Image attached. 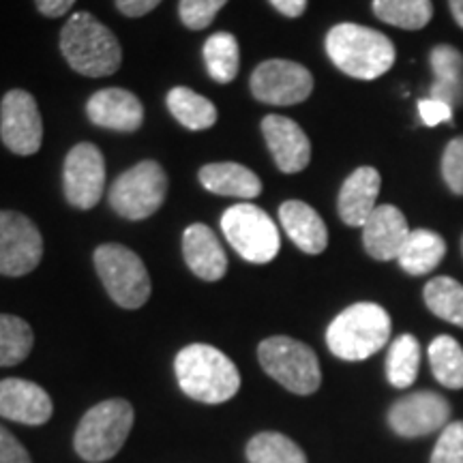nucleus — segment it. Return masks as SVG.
<instances>
[{
    "label": "nucleus",
    "mask_w": 463,
    "mask_h": 463,
    "mask_svg": "<svg viewBox=\"0 0 463 463\" xmlns=\"http://www.w3.org/2000/svg\"><path fill=\"white\" fill-rule=\"evenodd\" d=\"M183 392L200 403H223L239 392L241 373L236 364L217 347L191 344L174 361Z\"/></svg>",
    "instance_id": "nucleus-2"
},
{
    "label": "nucleus",
    "mask_w": 463,
    "mask_h": 463,
    "mask_svg": "<svg viewBox=\"0 0 463 463\" xmlns=\"http://www.w3.org/2000/svg\"><path fill=\"white\" fill-rule=\"evenodd\" d=\"M0 137L11 153L34 155L43 142V120L34 97L26 90H9L0 103Z\"/></svg>",
    "instance_id": "nucleus-12"
},
{
    "label": "nucleus",
    "mask_w": 463,
    "mask_h": 463,
    "mask_svg": "<svg viewBox=\"0 0 463 463\" xmlns=\"http://www.w3.org/2000/svg\"><path fill=\"white\" fill-rule=\"evenodd\" d=\"M225 239L242 260L251 264L273 262L281 249L279 230L256 204H234L223 213Z\"/></svg>",
    "instance_id": "nucleus-8"
},
{
    "label": "nucleus",
    "mask_w": 463,
    "mask_h": 463,
    "mask_svg": "<svg viewBox=\"0 0 463 463\" xmlns=\"http://www.w3.org/2000/svg\"><path fill=\"white\" fill-rule=\"evenodd\" d=\"M410 236L408 222L403 213L392 204H382L372 213L363 225L364 251L373 260L389 262L397 260Z\"/></svg>",
    "instance_id": "nucleus-18"
},
{
    "label": "nucleus",
    "mask_w": 463,
    "mask_h": 463,
    "mask_svg": "<svg viewBox=\"0 0 463 463\" xmlns=\"http://www.w3.org/2000/svg\"><path fill=\"white\" fill-rule=\"evenodd\" d=\"M447 258V241L433 230H410L408 241L397 256V262L408 275L420 277L436 270Z\"/></svg>",
    "instance_id": "nucleus-24"
},
{
    "label": "nucleus",
    "mask_w": 463,
    "mask_h": 463,
    "mask_svg": "<svg viewBox=\"0 0 463 463\" xmlns=\"http://www.w3.org/2000/svg\"><path fill=\"white\" fill-rule=\"evenodd\" d=\"M204 189L217 195H230V198L253 200L262 194V181L256 172L249 167L225 161V164H208L198 174Z\"/></svg>",
    "instance_id": "nucleus-23"
},
{
    "label": "nucleus",
    "mask_w": 463,
    "mask_h": 463,
    "mask_svg": "<svg viewBox=\"0 0 463 463\" xmlns=\"http://www.w3.org/2000/svg\"><path fill=\"white\" fill-rule=\"evenodd\" d=\"M450 14H453L455 22L463 28V0H449Z\"/></svg>",
    "instance_id": "nucleus-41"
},
{
    "label": "nucleus",
    "mask_w": 463,
    "mask_h": 463,
    "mask_svg": "<svg viewBox=\"0 0 463 463\" xmlns=\"http://www.w3.org/2000/svg\"><path fill=\"white\" fill-rule=\"evenodd\" d=\"M433 84L431 99L447 103L449 108H463V54L453 45L439 43L430 54Z\"/></svg>",
    "instance_id": "nucleus-22"
},
{
    "label": "nucleus",
    "mask_w": 463,
    "mask_h": 463,
    "mask_svg": "<svg viewBox=\"0 0 463 463\" xmlns=\"http://www.w3.org/2000/svg\"><path fill=\"white\" fill-rule=\"evenodd\" d=\"M380 172L372 165H363L352 172L339 191L337 211L341 222L352 225V228H363L364 222L378 208L375 202H378L380 195Z\"/></svg>",
    "instance_id": "nucleus-19"
},
{
    "label": "nucleus",
    "mask_w": 463,
    "mask_h": 463,
    "mask_svg": "<svg viewBox=\"0 0 463 463\" xmlns=\"http://www.w3.org/2000/svg\"><path fill=\"white\" fill-rule=\"evenodd\" d=\"M161 0H116V7L127 17H142L159 7Z\"/></svg>",
    "instance_id": "nucleus-38"
},
{
    "label": "nucleus",
    "mask_w": 463,
    "mask_h": 463,
    "mask_svg": "<svg viewBox=\"0 0 463 463\" xmlns=\"http://www.w3.org/2000/svg\"><path fill=\"white\" fill-rule=\"evenodd\" d=\"M86 114L92 125L120 133L137 131L144 123L142 101L125 89L97 90L86 103Z\"/></svg>",
    "instance_id": "nucleus-16"
},
{
    "label": "nucleus",
    "mask_w": 463,
    "mask_h": 463,
    "mask_svg": "<svg viewBox=\"0 0 463 463\" xmlns=\"http://www.w3.org/2000/svg\"><path fill=\"white\" fill-rule=\"evenodd\" d=\"M279 219L289 241L300 251L317 256L328 247V230L324 219L317 215L316 208L300 200H288L279 208Z\"/></svg>",
    "instance_id": "nucleus-21"
},
{
    "label": "nucleus",
    "mask_w": 463,
    "mask_h": 463,
    "mask_svg": "<svg viewBox=\"0 0 463 463\" xmlns=\"http://www.w3.org/2000/svg\"><path fill=\"white\" fill-rule=\"evenodd\" d=\"M420 367V344L414 335H399L386 356V378L395 389H410Z\"/></svg>",
    "instance_id": "nucleus-27"
},
{
    "label": "nucleus",
    "mask_w": 463,
    "mask_h": 463,
    "mask_svg": "<svg viewBox=\"0 0 463 463\" xmlns=\"http://www.w3.org/2000/svg\"><path fill=\"white\" fill-rule=\"evenodd\" d=\"M167 108H170L174 118L183 127H187L189 131L211 129L219 118L217 108L206 97L198 95L187 86H176L167 92Z\"/></svg>",
    "instance_id": "nucleus-25"
},
{
    "label": "nucleus",
    "mask_w": 463,
    "mask_h": 463,
    "mask_svg": "<svg viewBox=\"0 0 463 463\" xmlns=\"http://www.w3.org/2000/svg\"><path fill=\"white\" fill-rule=\"evenodd\" d=\"M65 195L69 204L80 211H90L99 204L106 189V159L101 150L90 142L75 144L69 150L62 170Z\"/></svg>",
    "instance_id": "nucleus-13"
},
{
    "label": "nucleus",
    "mask_w": 463,
    "mask_h": 463,
    "mask_svg": "<svg viewBox=\"0 0 463 463\" xmlns=\"http://www.w3.org/2000/svg\"><path fill=\"white\" fill-rule=\"evenodd\" d=\"M262 133L266 146L283 174H298L309 165L311 142L303 127L294 123L292 118L269 114L262 120Z\"/></svg>",
    "instance_id": "nucleus-15"
},
{
    "label": "nucleus",
    "mask_w": 463,
    "mask_h": 463,
    "mask_svg": "<svg viewBox=\"0 0 463 463\" xmlns=\"http://www.w3.org/2000/svg\"><path fill=\"white\" fill-rule=\"evenodd\" d=\"M249 463H307L305 450L277 431H262L247 444Z\"/></svg>",
    "instance_id": "nucleus-31"
},
{
    "label": "nucleus",
    "mask_w": 463,
    "mask_h": 463,
    "mask_svg": "<svg viewBox=\"0 0 463 463\" xmlns=\"http://www.w3.org/2000/svg\"><path fill=\"white\" fill-rule=\"evenodd\" d=\"M270 5L286 17H300L307 9V0H270Z\"/></svg>",
    "instance_id": "nucleus-40"
},
{
    "label": "nucleus",
    "mask_w": 463,
    "mask_h": 463,
    "mask_svg": "<svg viewBox=\"0 0 463 463\" xmlns=\"http://www.w3.org/2000/svg\"><path fill=\"white\" fill-rule=\"evenodd\" d=\"M43 258L42 232L31 219L15 211H0V275L33 273Z\"/></svg>",
    "instance_id": "nucleus-11"
},
{
    "label": "nucleus",
    "mask_w": 463,
    "mask_h": 463,
    "mask_svg": "<svg viewBox=\"0 0 463 463\" xmlns=\"http://www.w3.org/2000/svg\"><path fill=\"white\" fill-rule=\"evenodd\" d=\"M183 256L191 273L204 281H219L228 273L225 256L217 234L204 223H194L183 234Z\"/></svg>",
    "instance_id": "nucleus-20"
},
{
    "label": "nucleus",
    "mask_w": 463,
    "mask_h": 463,
    "mask_svg": "<svg viewBox=\"0 0 463 463\" xmlns=\"http://www.w3.org/2000/svg\"><path fill=\"white\" fill-rule=\"evenodd\" d=\"M133 408L125 399H108L84 414L75 430V453L89 463H103L118 453L133 427Z\"/></svg>",
    "instance_id": "nucleus-5"
},
{
    "label": "nucleus",
    "mask_w": 463,
    "mask_h": 463,
    "mask_svg": "<svg viewBox=\"0 0 463 463\" xmlns=\"http://www.w3.org/2000/svg\"><path fill=\"white\" fill-rule=\"evenodd\" d=\"M228 0H181L178 3V15L181 22L191 31H202L211 26L219 11Z\"/></svg>",
    "instance_id": "nucleus-33"
},
{
    "label": "nucleus",
    "mask_w": 463,
    "mask_h": 463,
    "mask_svg": "<svg viewBox=\"0 0 463 463\" xmlns=\"http://www.w3.org/2000/svg\"><path fill=\"white\" fill-rule=\"evenodd\" d=\"M39 14L45 17H62L73 7L75 0H34Z\"/></svg>",
    "instance_id": "nucleus-39"
},
{
    "label": "nucleus",
    "mask_w": 463,
    "mask_h": 463,
    "mask_svg": "<svg viewBox=\"0 0 463 463\" xmlns=\"http://www.w3.org/2000/svg\"><path fill=\"white\" fill-rule=\"evenodd\" d=\"M391 339V316L375 303H356L335 317L326 331L328 350L341 361H364Z\"/></svg>",
    "instance_id": "nucleus-4"
},
{
    "label": "nucleus",
    "mask_w": 463,
    "mask_h": 463,
    "mask_svg": "<svg viewBox=\"0 0 463 463\" xmlns=\"http://www.w3.org/2000/svg\"><path fill=\"white\" fill-rule=\"evenodd\" d=\"M442 178L455 195H463V136L453 137L442 153Z\"/></svg>",
    "instance_id": "nucleus-35"
},
{
    "label": "nucleus",
    "mask_w": 463,
    "mask_h": 463,
    "mask_svg": "<svg viewBox=\"0 0 463 463\" xmlns=\"http://www.w3.org/2000/svg\"><path fill=\"white\" fill-rule=\"evenodd\" d=\"M249 89L258 101L269 106H297L314 92V75L298 62L273 58L253 69Z\"/></svg>",
    "instance_id": "nucleus-10"
},
{
    "label": "nucleus",
    "mask_w": 463,
    "mask_h": 463,
    "mask_svg": "<svg viewBox=\"0 0 463 463\" xmlns=\"http://www.w3.org/2000/svg\"><path fill=\"white\" fill-rule=\"evenodd\" d=\"M419 116H420V123L425 127H436L439 123H453V108H449L447 103L431 99L419 101Z\"/></svg>",
    "instance_id": "nucleus-36"
},
{
    "label": "nucleus",
    "mask_w": 463,
    "mask_h": 463,
    "mask_svg": "<svg viewBox=\"0 0 463 463\" xmlns=\"http://www.w3.org/2000/svg\"><path fill=\"white\" fill-rule=\"evenodd\" d=\"M430 364L439 384L453 391L463 389V347L450 335L431 341Z\"/></svg>",
    "instance_id": "nucleus-30"
},
{
    "label": "nucleus",
    "mask_w": 463,
    "mask_h": 463,
    "mask_svg": "<svg viewBox=\"0 0 463 463\" xmlns=\"http://www.w3.org/2000/svg\"><path fill=\"white\" fill-rule=\"evenodd\" d=\"M258 361L270 378L294 395H314L320 389V361L303 341L283 335L264 339L258 345Z\"/></svg>",
    "instance_id": "nucleus-6"
},
{
    "label": "nucleus",
    "mask_w": 463,
    "mask_h": 463,
    "mask_svg": "<svg viewBox=\"0 0 463 463\" xmlns=\"http://www.w3.org/2000/svg\"><path fill=\"white\" fill-rule=\"evenodd\" d=\"M167 195L165 170L157 161H140L120 174L109 187V206L120 217L140 222L159 211Z\"/></svg>",
    "instance_id": "nucleus-9"
},
{
    "label": "nucleus",
    "mask_w": 463,
    "mask_h": 463,
    "mask_svg": "<svg viewBox=\"0 0 463 463\" xmlns=\"http://www.w3.org/2000/svg\"><path fill=\"white\" fill-rule=\"evenodd\" d=\"M34 344L31 324L17 316L0 314V367H14L31 354Z\"/></svg>",
    "instance_id": "nucleus-32"
},
{
    "label": "nucleus",
    "mask_w": 463,
    "mask_h": 463,
    "mask_svg": "<svg viewBox=\"0 0 463 463\" xmlns=\"http://www.w3.org/2000/svg\"><path fill=\"white\" fill-rule=\"evenodd\" d=\"M204 62L208 75L219 84H228L239 75L241 52L232 33H215L204 43Z\"/></svg>",
    "instance_id": "nucleus-28"
},
{
    "label": "nucleus",
    "mask_w": 463,
    "mask_h": 463,
    "mask_svg": "<svg viewBox=\"0 0 463 463\" xmlns=\"http://www.w3.org/2000/svg\"><path fill=\"white\" fill-rule=\"evenodd\" d=\"M461 253H463V236H461Z\"/></svg>",
    "instance_id": "nucleus-42"
},
{
    "label": "nucleus",
    "mask_w": 463,
    "mask_h": 463,
    "mask_svg": "<svg viewBox=\"0 0 463 463\" xmlns=\"http://www.w3.org/2000/svg\"><path fill=\"white\" fill-rule=\"evenodd\" d=\"M54 405L48 392L34 382L9 378L0 382V416L22 425H43L52 419Z\"/></svg>",
    "instance_id": "nucleus-17"
},
{
    "label": "nucleus",
    "mask_w": 463,
    "mask_h": 463,
    "mask_svg": "<svg viewBox=\"0 0 463 463\" xmlns=\"http://www.w3.org/2000/svg\"><path fill=\"white\" fill-rule=\"evenodd\" d=\"M431 463H463V420L444 427L431 453Z\"/></svg>",
    "instance_id": "nucleus-34"
},
{
    "label": "nucleus",
    "mask_w": 463,
    "mask_h": 463,
    "mask_svg": "<svg viewBox=\"0 0 463 463\" xmlns=\"http://www.w3.org/2000/svg\"><path fill=\"white\" fill-rule=\"evenodd\" d=\"M61 52L69 67L86 78H106L120 69L123 50L106 24L78 11L61 31Z\"/></svg>",
    "instance_id": "nucleus-3"
},
{
    "label": "nucleus",
    "mask_w": 463,
    "mask_h": 463,
    "mask_svg": "<svg viewBox=\"0 0 463 463\" xmlns=\"http://www.w3.org/2000/svg\"><path fill=\"white\" fill-rule=\"evenodd\" d=\"M373 14L384 24L403 28V31H420L431 22V0H373Z\"/></svg>",
    "instance_id": "nucleus-29"
},
{
    "label": "nucleus",
    "mask_w": 463,
    "mask_h": 463,
    "mask_svg": "<svg viewBox=\"0 0 463 463\" xmlns=\"http://www.w3.org/2000/svg\"><path fill=\"white\" fill-rule=\"evenodd\" d=\"M450 403L439 392H410L392 403L389 425L402 438H422L449 425Z\"/></svg>",
    "instance_id": "nucleus-14"
},
{
    "label": "nucleus",
    "mask_w": 463,
    "mask_h": 463,
    "mask_svg": "<svg viewBox=\"0 0 463 463\" xmlns=\"http://www.w3.org/2000/svg\"><path fill=\"white\" fill-rule=\"evenodd\" d=\"M326 54L345 75L363 82L382 78L395 65V45L384 33L361 24H337L326 34Z\"/></svg>",
    "instance_id": "nucleus-1"
},
{
    "label": "nucleus",
    "mask_w": 463,
    "mask_h": 463,
    "mask_svg": "<svg viewBox=\"0 0 463 463\" xmlns=\"http://www.w3.org/2000/svg\"><path fill=\"white\" fill-rule=\"evenodd\" d=\"M0 463H33L24 444L0 425Z\"/></svg>",
    "instance_id": "nucleus-37"
},
{
    "label": "nucleus",
    "mask_w": 463,
    "mask_h": 463,
    "mask_svg": "<svg viewBox=\"0 0 463 463\" xmlns=\"http://www.w3.org/2000/svg\"><path fill=\"white\" fill-rule=\"evenodd\" d=\"M422 298L433 316L463 328V286L453 277H433L422 289Z\"/></svg>",
    "instance_id": "nucleus-26"
},
{
    "label": "nucleus",
    "mask_w": 463,
    "mask_h": 463,
    "mask_svg": "<svg viewBox=\"0 0 463 463\" xmlns=\"http://www.w3.org/2000/svg\"><path fill=\"white\" fill-rule=\"evenodd\" d=\"M97 275L108 289L109 298L123 309H140L150 298L153 286L142 258L136 251L116 242L95 249Z\"/></svg>",
    "instance_id": "nucleus-7"
}]
</instances>
